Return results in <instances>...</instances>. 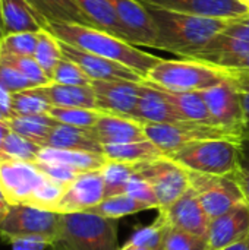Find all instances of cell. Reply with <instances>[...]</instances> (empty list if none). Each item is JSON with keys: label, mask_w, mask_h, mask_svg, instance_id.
<instances>
[{"label": "cell", "mask_w": 249, "mask_h": 250, "mask_svg": "<svg viewBox=\"0 0 249 250\" xmlns=\"http://www.w3.org/2000/svg\"><path fill=\"white\" fill-rule=\"evenodd\" d=\"M144 6L157 28V42L154 48L185 59H191L195 53L201 51L232 21L178 13L150 4Z\"/></svg>", "instance_id": "6da1fadb"}, {"label": "cell", "mask_w": 249, "mask_h": 250, "mask_svg": "<svg viewBox=\"0 0 249 250\" xmlns=\"http://www.w3.org/2000/svg\"><path fill=\"white\" fill-rule=\"evenodd\" d=\"M45 29L62 42L125 64L142 79L161 62V57L145 53L136 45L94 26L79 23H48Z\"/></svg>", "instance_id": "7a4b0ae2"}, {"label": "cell", "mask_w": 249, "mask_h": 250, "mask_svg": "<svg viewBox=\"0 0 249 250\" xmlns=\"http://www.w3.org/2000/svg\"><path fill=\"white\" fill-rule=\"evenodd\" d=\"M235 75L220 66L197 60H163L156 64L142 82L173 92H201L220 85Z\"/></svg>", "instance_id": "3957f363"}, {"label": "cell", "mask_w": 249, "mask_h": 250, "mask_svg": "<svg viewBox=\"0 0 249 250\" xmlns=\"http://www.w3.org/2000/svg\"><path fill=\"white\" fill-rule=\"evenodd\" d=\"M51 248L56 250H119L116 221L90 212L60 214L59 233Z\"/></svg>", "instance_id": "277c9868"}, {"label": "cell", "mask_w": 249, "mask_h": 250, "mask_svg": "<svg viewBox=\"0 0 249 250\" xmlns=\"http://www.w3.org/2000/svg\"><path fill=\"white\" fill-rule=\"evenodd\" d=\"M241 141L211 139L182 146L167 157L188 171L208 176L236 173L241 158Z\"/></svg>", "instance_id": "5b68a950"}, {"label": "cell", "mask_w": 249, "mask_h": 250, "mask_svg": "<svg viewBox=\"0 0 249 250\" xmlns=\"http://www.w3.org/2000/svg\"><path fill=\"white\" fill-rule=\"evenodd\" d=\"M60 224V214L40 209L26 204H13L0 220V237L10 242L13 239L38 237L54 243Z\"/></svg>", "instance_id": "8992f818"}, {"label": "cell", "mask_w": 249, "mask_h": 250, "mask_svg": "<svg viewBox=\"0 0 249 250\" xmlns=\"http://www.w3.org/2000/svg\"><path fill=\"white\" fill-rule=\"evenodd\" d=\"M188 176L191 190L200 199L210 220L223 215L242 202H247L245 192L236 173L229 176H208L188 171Z\"/></svg>", "instance_id": "52a82bcc"}, {"label": "cell", "mask_w": 249, "mask_h": 250, "mask_svg": "<svg viewBox=\"0 0 249 250\" xmlns=\"http://www.w3.org/2000/svg\"><path fill=\"white\" fill-rule=\"evenodd\" d=\"M247 56H249V15L232 19L217 37L189 60L204 62L230 70L233 64Z\"/></svg>", "instance_id": "ba28073f"}, {"label": "cell", "mask_w": 249, "mask_h": 250, "mask_svg": "<svg viewBox=\"0 0 249 250\" xmlns=\"http://www.w3.org/2000/svg\"><path fill=\"white\" fill-rule=\"evenodd\" d=\"M135 173L151 185L158 201V209L172 205L191 189L188 171L167 155L135 164Z\"/></svg>", "instance_id": "9c48e42d"}, {"label": "cell", "mask_w": 249, "mask_h": 250, "mask_svg": "<svg viewBox=\"0 0 249 250\" xmlns=\"http://www.w3.org/2000/svg\"><path fill=\"white\" fill-rule=\"evenodd\" d=\"M144 130L147 139L157 145L166 155L194 142L211 139H242V136L223 127L191 122L178 125H144Z\"/></svg>", "instance_id": "30bf717a"}, {"label": "cell", "mask_w": 249, "mask_h": 250, "mask_svg": "<svg viewBox=\"0 0 249 250\" xmlns=\"http://www.w3.org/2000/svg\"><path fill=\"white\" fill-rule=\"evenodd\" d=\"M201 94L214 123L219 127L244 136L245 113L236 76L220 85L201 91Z\"/></svg>", "instance_id": "8fae6325"}, {"label": "cell", "mask_w": 249, "mask_h": 250, "mask_svg": "<svg viewBox=\"0 0 249 250\" xmlns=\"http://www.w3.org/2000/svg\"><path fill=\"white\" fill-rule=\"evenodd\" d=\"M44 180L34 163L0 161V189L10 205L26 204Z\"/></svg>", "instance_id": "7c38bea8"}, {"label": "cell", "mask_w": 249, "mask_h": 250, "mask_svg": "<svg viewBox=\"0 0 249 250\" xmlns=\"http://www.w3.org/2000/svg\"><path fill=\"white\" fill-rule=\"evenodd\" d=\"M97 110L134 119L141 91V82L134 81H92Z\"/></svg>", "instance_id": "4fadbf2b"}, {"label": "cell", "mask_w": 249, "mask_h": 250, "mask_svg": "<svg viewBox=\"0 0 249 250\" xmlns=\"http://www.w3.org/2000/svg\"><path fill=\"white\" fill-rule=\"evenodd\" d=\"M158 217L166 223L167 227L207 237L211 220L191 189L172 205L158 209Z\"/></svg>", "instance_id": "5bb4252c"}, {"label": "cell", "mask_w": 249, "mask_h": 250, "mask_svg": "<svg viewBox=\"0 0 249 250\" xmlns=\"http://www.w3.org/2000/svg\"><path fill=\"white\" fill-rule=\"evenodd\" d=\"M104 199V183L101 170L81 173L66 188L63 196L53 208L57 214L85 212Z\"/></svg>", "instance_id": "9a60e30c"}, {"label": "cell", "mask_w": 249, "mask_h": 250, "mask_svg": "<svg viewBox=\"0 0 249 250\" xmlns=\"http://www.w3.org/2000/svg\"><path fill=\"white\" fill-rule=\"evenodd\" d=\"M160 9L216 19H239L249 15V7L241 0H138Z\"/></svg>", "instance_id": "2e32d148"}, {"label": "cell", "mask_w": 249, "mask_h": 250, "mask_svg": "<svg viewBox=\"0 0 249 250\" xmlns=\"http://www.w3.org/2000/svg\"><path fill=\"white\" fill-rule=\"evenodd\" d=\"M60 48L63 57L76 63L91 81H134V82L144 81L136 72L117 62L79 50L62 41H60Z\"/></svg>", "instance_id": "e0dca14e"}, {"label": "cell", "mask_w": 249, "mask_h": 250, "mask_svg": "<svg viewBox=\"0 0 249 250\" xmlns=\"http://www.w3.org/2000/svg\"><path fill=\"white\" fill-rule=\"evenodd\" d=\"M249 237V204L242 202L213 218L207 231L210 250H223Z\"/></svg>", "instance_id": "ac0fdd59"}, {"label": "cell", "mask_w": 249, "mask_h": 250, "mask_svg": "<svg viewBox=\"0 0 249 250\" xmlns=\"http://www.w3.org/2000/svg\"><path fill=\"white\" fill-rule=\"evenodd\" d=\"M134 45L156 47L157 28L145 6L138 0H109Z\"/></svg>", "instance_id": "d6986e66"}, {"label": "cell", "mask_w": 249, "mask_h": 250, "mask_svg": "<svg viewBox=\"0 0 249 250\" xmlns=\"http://www.w3.org/2000/svg\"><path fill=\"white\" fill-rule=\"evenodd\" d=\"M134 119L144 125H178L186 122L158 88L145 82H141Z\"/></svg>", "instance_id": "ffe728a7"}, {"label": "cell", "mask_w": 249, "mask_h": 250, "mask_svg": "<svg viewBox=\"0 0 249 250\" xmlns=\"http://www.w3.org/2000/svg\"><path fill=\"white\" fill-rule=\"evenodd\" d=\"M91 132L101 146L139 142L147 139L144 123L131 117L107 113L101 114L95 126L91 127Z\"/></svg>", "instance_id": "44dd1931"}, {"label": "cell", "mask_w": 249, "mask_h": 250, "mask_svg": "<svg viewBox=\"0 0 249 250\" xmlns=\"http://www.w3.org/2000/svg\"><path fill=\"white\" fill-rule=\"evenodd\" d=\"M3 35L16 32H40L44 21L35 13L28 0H0Z\"/></svg>", "instance_id": "7402d4cb"}, {"label": "cell", "mask_w": 249, "mask_h": 250, "mask_svg": "<svg viewBox=\"0 0 249 250\" xmlns=\"http://www.w3.org/2000/svg\"><path fill=\"white\" fill-rule=\"evenodd\" d=\"M43 148L66 149V151H84L103 154V146L94 138L91 129H82L59 123L45 141L41 144Z\"/></svg>", "instance_id": "603a6c76"}, {"label": "cell", "mask_w": 249, "mask_h": 250, "mask_svg": "<svg viewBox=\"0 0 249 250\" xmlns=\"http://www.w3.org/2000/svg\"><path fill=\"white\" fill-rule=\"evenodd\" d=\"M37 91L50 103L51 107H78L97 110L95 94L90 86H72L50 82L44 86H37Z\"/></svg>", "instance_id": "cb8c5ba5"}, {"label": "cell", "mask_w": 249, "mask_h": 250, "mask_svg": "<svg viewBox=\"0 0 249 250\" xmlns=\"http://www.w3.org/2000/svg\"><path fill=\"white\" fill-rule=\"evenodd\" d=\"M35 13L48 23H79L92 26L75 0H28ZM47 28V26H45Z\"/></svg>", "instance_id": "d4e9b609"}, {"label": "cell", "mask_w": 249, "mask_h": 250, "mask_svg": "<svg viewBox=\"0 0 249 250\" xmlns=\"http://www.w3.org/2000/svg\"><path fill=\"white\" fill-rule=\"evenodd\" d=\"M37 161L57 163V164L66 166L78 173H88V171L101 170L106 166L107 158L103 154H94V152L43 148Z\"/></svg>", "instance_id": "484cf974"}, {"label": "cell", "mask_w": 249, "mask_h": 250, "mask_svg": "<svg viewBox=\"0 0 249 250\" xmlns=\"http://www.w3.org/2000/svg\"><path fill=\"white\" fill-rule=\"evenodd\" d=\"M85 16L90 19L94 28L106 31L112 35H116L128 42H131L129 35L126 34L122 22L119 21L112 3L109 0H75ZM132 44V42H131Z\"/></svg>", "instance_id": "4316f807"}, {"label": "cell", "mask_w": 249, "mask_h": 250, "mask_svg": "<svg viewBox=\"0 0 249 250\" xmlns=\"http://www.w3.org/2000/svg\"><path fill=\"white\" fill-rule=\"evenodd\" d=\"M156 88H158V86H156ZM158 89L166 95V98L172 103V105L178 110V113L186 122L217 126L208 111V107H207L205 100L201 92H173V91H166L161 88H158Z\"/></svg>", "instance_id": "83f0119b"}, {"label": "cell", "mask_w": 249, "mask_h": 250, "mask_svg": "<svg viewBox=\"0 0 249 250\" xmlns=\"http://www.w3.org/2000/svg\"><path fill=\"white\" fill-rule=\"evenodd\" d=\"M103 155L107 161L125 163V164H139L144 161L156 160L166 155L157 145L151 141H139V142H129L120 145H106L103 146Z\"/></svg>", "instance_id": "f1b7e54d"}, {"label": "cell", "mask_w": 249, "mask_h": 250, "mask_svg": "<svg viewBox=\"0 0 249 250\" xmlns=\"http://www.w3.org/2000/svg\"><path fill=\"white\" fill-rule=\"evenodd\" d=\"M9 129L38 145H41L50 132L59 125L50 114L37 116H13L6 120Z\"/></svg>", "instance_id": "f546056e"}, {"label": "cell", "mask_w": 249, "mask_h": 250, "mask_svg": "<svg viewBox=\"0 0 249 250\" xmlns=\"http://www.w3.org/2000/svg\"><path fill=\"white\" fill-rule=\"evenodd\" d=\"M147 209H151V208L142 202L135 201L129 195L123 193V195H117V196H112V198H104L98 205L90 208L85 212L100 215L103 218L119 220V218H123L128 215L138 214L141 211H147Z\"/></svg>", "instance_id": "4dcf8cb0"}, {"label": "cell", "mask_w": 249, "mask_h": 250, "mask_svg": "<svg viewBox=\"0 0 249 250\" xmlns=\"http://www.w3.org/2000/svg\"><path fill=\"white\" fill-rule=\"evenodd\" d=\"M41 149V145L10 130L0 148V161L35 163L38 160Z\"/></svg>", "instance_id": "1f68e13d"}, {"label": "cell", "mask_w": 249, "mask_h": 250, "mask_svg": "<svg viewBox=\"0 0 249 250\" xmlns=\"http://www.w3.org/2000/svg\"><path fill=\"white\" fill-rule=\"evenodd\" d=\"M34 59L37 60L40 67L47 73V76L51 79L56 66L63 59V54L60 48V41L47 29H41L38 32Z\"/></svg>", "instance_id": "d6a6232c"}, {"label": "cell", "mask_w": 249, "mask_h": 250, "mask_svg": "<svg viewBox=\"0 0 249 250\" xmlns=\"http://www.w3.org/2000/svg\"><path fill=\"white\" fill-rule=\"evenodd\" d=\"M101 174L104 183V198L123 195L131 177L135 174V166L107 161L106 166L101 168Z\"/></svg>", "instance_id": "836d02e7"}, {"label": "cell", "mask_w": 249, "mask_h": 250, "mask_svg": "<svg viewBox=\"0 0 249 250\" xmlns=\"http://www.w3.org/2000/svg\"><path fill=\"white\" fill-rule=\"evenodd\" d=\"M48 114L62 125L91 129L95 126L103 111L92 108H78V107H51Z\"/></svg>", "instance_id": "e575fe53"}, {"label": "cell", "mask_w": 249, "mask_h": 250, "mask_svg": "<svg viewBox=\"0 0 249 250\" xmlns=\"http://www.w3.org/2000/svg\"><path fill=\"white\" fill-rule=\"evenodd\" d=\"M50 103L35 88L12 94V113L13 116H37L48 114Z\"/></svg>", "instance_id": "d590c367"}, {"label": "cell", "mask_w": 249, "mask_h": 250, "mask_svg": "<svg viewBox=\"0 0 249 250\" xmlns=\"http://www.w3.org/2000/svg\"><path fill=\"white\" fill-rule=\"evenodd\" d=\"M0 63L15 69L18 73H21L23 78H26L35 86H44L51 82V79L40 67V64L37 63V60L34 57L13 56V54H6V53L0 51Z\"/></svg>", "instance_id": "8d00e7d4"}, {"label": "cell", "mask_w": 249, "mask_h": 250, "mask_svg": "<svg viewBox=\"0 0 249 250\" xmlns=\"http://www.w3.org/2000/svg\"><path fill=\"white\" fill-rule=\"evenodd\" d=\"M160 250H210L207 237L175 230L166 226Z\"/></svg>", "instance_id": "74e56055"}, {"label": "cell", "mask_w": 249, "mask_h": 250, "mask_svg": "<svg viewBox=\"0 0 249 250\" xmlns=\"http://www.w3.org/2000/svg\"><path fill=\"white\" fill-rule=\"evenodd\" d=\"M38 32H16L3 35L0 40V51L13 56L34 57L37 48Z\"/></svg>", "instance_id": "f35d334b"}, {"label": "cell", "mask_w": 249, "mask_h": 250, "mask_svg": "<svg viewBox=\"0 0 249 250\" xmlns=\"http://www.w3.org/2000/svg\"><path fill=\"white\" fill-rule=\"evenodd\" d=\"M166 230V223L158 217L151 226L136 230L125 243L126 246H138L150 250H160L163 234Z\"/></svg>", "instance_id": "ab89813d"}, {"label": "cell", "mask_w": 249, "mask_h": 250, "mask_svg": "<svg viewBox=\"0 0 249 250\" xmlns=\"http://www.w3.org/2000/svg\"><path fill=\"white\" fill-rule=\"evenodd\" d=\"M51 82L72 86H90L92 81L84 73V70L76 63L63 57L54 69Z\"/></svg>", "instance_id": "60d3db41"}, {"label": "cell", "mask_w": 249, "mask_h": 250, "mask_svg": "<svg viewBox=\"0 0 249 250\" xmlns=\"http://www.w3.org/2000/svg\"><path fill=\"white\" fill-rule=\"evenodd\" d=\"M125 193L129 195L131 198H134L135 201L148 205L151 209H154V208L158 209V201H157V196H156L151 185L145 179L138 176L136 173L131 177Z\"/></svg>", "instance_id": "b9f144b4"}, {"label": "cell", "mask_w": 249, "mask_h": 250, "mask_svg": "<svg viewBox=\"0 0 249 250\" xmlns=\"http://www.w3.org/2000/svg\"><path fill=\"white\" fill-rule=\"evenodd\" d=\"M34 164L37 166V168H38L45 177H48L50 180L57 182V183H60V185H63V186H69V185L78 177V174H81V173H78V171H75V170H72V168H69V167H66V166L57 164V163L35 161Z\"/></svg>", "instance_id": "7bdbcfd3"}, {"label": "cell", "mask_w": 249, "mask_h": 250, "mask_svg": "<svg viewBox=\"0 0 249 250\" xmlns=\"http://www.w3.org/2000/svg\"><path fill=\"white\" fill-rule=\"evenodd\" d=\"M0 86L7 89L12 94L35 88V85L32 82H29L26 78H23L15 69H12L9 66H4L1 63H0Z\"/></svg>", "instance_id": "ee69618b"}, {"label": "cell", "mask_w": 249, "mask_h": 250, "mask_svg": "<svg viewBox=\"0 0 249 250\" xmlns=\"http://www.w3.org/2000/svg\"><path fill=\"white\" fill-rule=\"evenodd\" d=\"M236 177L245 192L247 202L249 204V138H242L241 141V158L239 167L236 170Z\"/></svg>", "instance_id": "f6af8a7d"}, {"label": "cell", "mask_w": 249, "mask_h": 250, "mask_svg": "<svg viewBox=\"0 0 249 250\" xmlns=\"http://www.w3.org/2000/svg\"><path fill=\"white\" fill-rule=\"evenodd\" d=\"M236 82H238V88H239L242 105H244V113H245V126H244L242 138H249V79L244 76H236Z\"/></svg>", "instance_id": "bcb514c9"}, {"label": "cell", "mask_w": 249, "mask_h": 250, "mask_svg": "<svg viewBox=\"0 0 249 250\" xmlns=\"http://www.w3.org/2000/svg\"><path fill=\"white\" fill-rule=\"evenodd\" d=\"M12 250H45L50 243L44 239L38 237H26V239H13L9 242Z\"/></svg>", "instance_id": "7dc6e473"}, {"label": "cell", "mask_w": 249, "mask_h": 250, "mask_svg": "<svg viewBox=\"0 0 249 250\" xmlns=\"http://www.w3.org/2000/svg\"><path fill=\"white\" fill-rule=\"evenodd\" d=\"M0 107L4 111V114L7 116V119L13 117L12 113V92H9L7 89L0 86Z\"/></svg>", "instance_id": "c3c4849f"}, {"label": "cell", "mask_w": 249, "mask_h": 250, "mask_svg": "<svg viewBox=\"0 0 249 250\" xmlns=\"http://www.w3.org/2000/svg\"><path fill=\"white\" fill-rule=\"evenodd\" d=\"M230 72L235 76H238V75H248L249 76V56H247L245 59H242L241 62H238L236 64H233Z\"/></svg>", "instance_id": "681fc988"}, {"label": "cell", "mask_w": 249, "mask_h": 250, "mask_svg": "<svg viewBox=\"0 0 249 250\" xmlns=\"http://www.w3.org/2000/svg\"><path fill=\"white\" fill-rule=\"evenodd\" d=\"M9 207H10V202L7 201V198L4 196L3 190L0 189V220L6 215V212H7Z\"/></svg>", "instance_id": "f907efd6"}, {"label": "cell", "mask_w": 249, "mask_h": 250, "mask_svg": "<svg viewBox=\"0 0 249 250\" xmlns=\"http://www.w3.org/2000/svg\"><path fill=\"white\" fill-rule=\"evenodd\" d=\"M9 132H10V129H9L7 123H6V122H0V148H1V145H3L6 136L9 135Z\"/></svg>", "instance_id": "816d5d0a"}, {"label": "cell", "mask_w": 249, "mask_h": 250, "mask_svg": "<svg viewBox=\"0 0 249 250\" xmlns=\"http://www.w3.org/2000/svg\"><path fill=\"white\" fill-rule=\"evenodd\" d=\"M223 250H249V237L247 240H244V242L232 245V246H229V248H226V249Z\"/></svg>", "instance_id": "f5cc1de1"}, {"label": "cell", "mask_w": 249, "mask_h": 250, "mask_svg": "<svg viewBox=\"0 0 249 250\" xmlns=\"http://www.w3.org/2000/svg\"><path fill=\"white\" fill-rule=\"evenodd\" d=\"M119 250H150V249H145V248H138V246H126V245H123L122 248Z\"/></svg>", "instance_id": "db71d44e"}, {"label": "cell", "mask_w": 249, "mask_h": 250, "mask_svg": "<svg viewBox=\"0 0 249 250\" xmlns=\"http://www.w3.org/2000/svg\"><path fill=\"white\" fill-rule=\"evenodd\" d=\"M7 120V116L4 114V111L1 110V107H0V122H6Z\"/></svg>", "instance_id": "11a10c76"}, {"label": "cell", "mask_w": 249, "mask_h": 250, "mask_svg": "<svg viewBox=\"0 0 249 250\" xmlns=\"http://www.w3.org/2000/svg\"><path fill=\"white\" fill-rule=\"evenodd\" d=\"M3 38V26H1V15H0V40Z\"/></svg>", "instance_id": "9f6ffc18"}, {"label": "cell", "mask_w": 249, "mask_h": 250, "mask_svg": "<svg viewBox=\"0 0 249 250\" xmlns=\"http://www.w3.org/2000/svg\"><path fill=\"white\" fill-rule=\"evenodd\" d=\"M238 76H244V78H247V79H249L248 75H238Z\"/></svg>", "instance_id": "6f0895ef"}, {"label": "cell", "mask_w": 249, "mask_h": 250, "mask_svg": "<svg viewBox=\"0 0 249 250\" xmlns=\"http://www.w3.org/2000/svg\"><path fill=\"white\" fill-rule=\"evenodd\" d=\"M241 1H242V3H245V4H247V1H248V0H241Z\"/></svg>", "instance_id": "680465c9"}]
</instances>
